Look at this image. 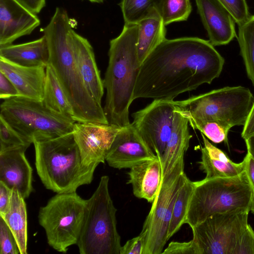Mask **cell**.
Segmentation results:
<instances>
[{
    "mask_svg": "<svg viewBox=\"0 0 254 254\" xmlns=\"http://www.w3.org/2000/svg\"><path fill=\"white\" fill-rule=\"evenodd\" d=\"M184 167L179 166L162 180L141 230L146 233L143 254H161L164 250L160 240L161 226L171 200L177 195L187 177Z\"/></svg>",
    "mask_w": 254,
    "mask_h": 254,
    "instance_id": "cell-12",
    "label": "cell"
},
{
    "mask_svg": "<svg viewBox=\"0 0 254 254\" xmlns=\"http://www.w3.org/2000/svg\"><path fill=\"white\" fill-rule=\"evenodd\" d=\"M12 190L0 181V216L6 212L9 205Z\"/></svg>",
    "mask_w": 254,
    "mask_h": 254,
    "instance_id": "cell-39",
    "label": "cell"
},
{
    "mask_svg": "<svg viewBox=\"0 0 254 254\" xmlns=\"http://www.w3.org/2000/svg\"><path fill=\"white\" fill-rule=\"evenodd\" d=\"M156 157L133 124L130 123L117 133L105 160L109 166L120 170L130 169Z\"/></svg>",
    "mask_w": 254,
    "mask_h": 254,
    "instance_id": "cell-14",
    "label": "cell"
},
{
    "mask_svg": "<svg viewBox=\"0 0 254 254\" xmlns=\"http://www.w3.org/2000/svg\"><path fill=\"white\" fill-rule=\"evenodd\" d=\"M189 124L188 119L177 106L174 129L161 157L162 180L169 176L177 167L185 165L184 156L192 137Z\"/></svg>",
    "mask_w": 254,
    "mask_h": 254,
    "instance_id": "cell-21",
    "label": "cell"
},
{
    "mask_svg": "<svg viewBox=\"0 0 254 254\" xmlns=\"http://www.w3.org/2000/svg\"><path fill=\"white\" fill-rule=\"evenodd\" d=\"M228 11L235 22L239 25L251 16L246 0H218Z\"/></svg>",
    "mask_w": 254,
    "mask_h": 254,
    "instance_id": "cell-34",
    "label": "cell"
},
{
    "mask_svg": "<svg viewBox=\"0 0 254 254\" xmlns=\"http://www.w3.org/2000/svg\"><path fill=\"white\" fill-rule=\"evenodd\" d=\"M184 116L188 119L190 125L194 129L199 130L213 142L219 143L223 141L227 142L228 132L232 127L229 124L211 118Z\"/></svg>",
    "mask_w": 254,
    "mask_h": 254,
    "instance_id": "cell-30",
    "label": "cell"
},
{
    "mask_svg": "<svg viewBox=\"0 0 254 254\" xmlns=\"http://www.w3.org/2000/svg\"><path fill=\"white\" fill-rule=\"evenodd\" d=\"M0 116L32 143L72 132L76 122L42 101L21 96L4 100L0 105Z\"/></svg>",
    "mask_w": 254,
    "mask_h": 254,
    "instance_id": "cell-7",
    "label": "cell"
},
{
    "mask_svg": "<svg viewBox=\"0 0 254 254\" xmlns=\"http://www.w3.org/2000/svg\"><path fill=\"white\" fill-rule=\"evenodd\" d=\"M109 178L101 177L86 200L83 221L77 243L80 254H120L121 237L116 212L109 190Z\"/></svg>",
    "mask_w": 254,
    "mask_h": 254,
    "instance_id": "cell-6",
    "label": "cell"
},
{
    "mask_svg": "<svg viewBox=\"0 0 254 254\" xmlns=\"http://www.w3.org/2000/svg\"><path fill=\"white\" fill-rule=\"evenodd\" d=\"M248 152L254 158V135L245 140Z\"/></svg>",
    "mask_w": 254,
    "mask_h": 254,
    "instance_id": "cell-43",
    "label": "cell"
},
{
    "mask_svg": "<svg viewBox=\"0 0 254 254\" xmlns=\"http://www.w3.org/2000/svg\"><path fill=\"white\" fill-rule=\"evenodd\" d=\"M69 41L76 64L86 88L95 100L101 104L104 86L92 46L87 39L73 29L69 33Z\"/></svg>",
    "mask_w": 254,
    "mask_h": 254,
    "instance_id": "cell-18",
    "label": "cell"
},
{
    "mask_svg": "<svg viewBox=\"0 0 254 254\" xmlns=\"http://www.w3.org/2000/svg\"><path fill=\"white\" fill-rule=\"evenodd\" d=\"M250 211H252V212L254 214V200L253 201V203H252Z\"/></svg>",
    "mask_w": 254,
    "mask_h": 254,
    "instance_id": "cell-45",
    "label": "cell"
},
{
    "mask_svg": "<svg viewBox=\"0 0 254 254\" xmlns=\"http://www.w3.org/2000/svg\"><path fill=\"white\" fill-rule=\"evenodd\" d=\"M176 107L174 100H154L132 115V123L156 156L160 158L174 129Z\"/></svg>",
    "mask_w": 254,
    "mask_h": 254,
    "instance_id": "cell-11",
    "label": "cell"
},
{
    "mask_svg": "<svg viewBox=\"0 0 254 254\" xmlns=\"http://www.w3.org/2000/svg\"><path fill=\"white\" fill-rule=\"evenodd\" d=\"M0 72L14 85L20 96L42 101L46 79V67L18 65L0 58Z\"/></svg>",
    "mask_w": 254,
    "mask_h": 254,
    "instance_id": "cell-19",
    "label": "cell"
},
{
    "mask_svg": "<svg viewBox=\"0 0 254 254\" xmlns=\"http://www.w3.org/2000/svg\"><path fill=\"white\" fill-rule=\"evenodd\" d=\"M245 158L246 160L245 171L254 190V158L249 152H247Z\"/></svg>",
    "mask_w": 254,
    "mask_h": 254,
    "instance_id": "cell-42",
    "label": "cell"
},
{
    "mask_svg": "<svg viewBox=\"0 0 254 254\" xmlns=\"http://www.w3.org/2000/svg\"><path fill=\"white\" fill-rule=\"evenodd\" d=\"M146 233L141 232L137 236L128 240L121 247L120 254H143Z\"/></svg>",
    "mask_w": 254,
    "mask_h": 254,
    "instance_id": "cell-36",
    "label": "cell"
},
{
    "mask_svg": "<svg viewBox=\"0 0 254 254\" xmlns=\"http://www.w3.org/2000/svg\"><path fill=\"white\" fill-rule=\"evenodd\" d=\"M0 254H19L16 240L4 220L0 216Z\"/></svg>",
    "mask_w": 254,
    "mask_h": 254,
    "instance_id": "cell-33",
    "label": "cell"
},
{
    "mask_svg": "<svg viewBox=\"0 0 254 254\" xmlns=\"http://www.w3.org/2000/svg\"><path fill=\"white\" fill-rule=\"evenodd\" d=\"M31 143L0 116V151L17 148L27 149Z\"/></svg>",
    "mask_w": 254,
    "mask_h": 254,
    "instance_id": "cell-32",
    "label": "cell"
},
{
    "mask_svg": "<svg viewBox=\"0 0 254 254\" xmlns=\"http://www.w3.org/2000/svg\"><path fill=\"white\" fill-rule=\"evenodd\" d=\"M0 58L25 66L46 67L49 62V49L45 37L32 41L0 46Z\"/></svg>",
    "mask_w": 254,
    "mask_h": 254,
    "instance_id": "cell-23",
    "label": "cell"
},
{
    "mask_svg": "<svg viewBox=\"0 0 254 254\" xmlns=\"http://www.w3.org/2000/svg\"><path fill=\"white\" fill-rule=\"evenodd\" d=\"M163 0H122L120 5L125 24H137L160 9Z\"/></svg>",
    "mask_w": 254,
    "mask_h": 254,
    "instance_id": "cell-29",
    "label": "cell"
},
{
    "mask_svg": "<svg viewBox=\"0 0 254 254\" xmlns=\"http://www.w3.org/2000/svg\"><path fill=\"white\" fill-rule=\"evenodd\" d=\"M91 2L101 3L104 2L105 0H88Z\"/></svg>",
    "mask_w": 254,
    "mask_h": 254,
    "instance_id": "cell-44",
    "label": "cell"
},
{
    "mask_svg": "<svg viewBox=\"0 0 254 254\" xmlns=\"http://www.w3.org/2000/svg\"><path fill=\"white\" fill-rule=\"evenodd\" d=\"M32 12L37 14L41 12L46 4V0H16Z\"/></svg>",
    "mask_w": 254,
    "mask_h": 254,
    "instance_id": "cell-41",
    "label": "cell"
},
{
    "mask_svg": "<svg viewBox=\"0 0 254 254\" xmlns=\"http://www.w3.org/2000/svg\"><path fill=\"white\" fill-rule=\"evenodd\" d=\"M40 25L36 14L16 0H0V46L12 44Z\"/></svg>",
    "mask_w": 254,
    "mask_h": 254,
    "instance_id": "cell-15",
    "label": "cell"
},
{
    "mask_svg": "<svg viewBox=\"0 0 254 254\" xmlns=\"http://www.w3.org/2000/svg\"><path fill=\"white\" fill-rule=\"evenodd\" d=\"M33 143L37 172L47 189L72 192L92 182L98 164L84 165L72 132Z\"/></svg>",
    "mask_w": 254,
    "mask_h": 254,
    "instance_id": "cell-4",
    "label": "cell"
},
{
    "mask_svg": "<svg viewBox=\"0 0 254 254\" xmlns=\"http://www.w3.org/2000/svg\"><path fill=\"white\" fill-rule=\"evenodd\" d=\"M1 217L12 232L20 254H27V216L24 198L15 189H12L8 208Z\"/></svg>",
    "mask_w": 254,
    "mask_h": 254,
    "instance_id": "cell-25",
    "label": "cell"
},
{
    "mask_svg": "<svg viewBox=\"0 0 254 254\" xmlns=\"http://www.w3.org/2000/svg\"><path fill=\"white\" fill-rule=\"evenodd\" d=\"M209 41L214 46L229 43L236 36L235 21L218 0H195Z\"/></svg>",
    "mask_w": 254,
    "mask_h": 254,
    "instance_id": "cell-16",
    "label": "cell"
},
{
    "mask_svg": "<svg viewBox=\"0 0 254 254\" xmlns=\"http://www.w3.org/2000/svg\"><path fill=\"white\" fill-rule=\"evenodd\" d=\"M162 254H196V251L194 242L191 239L188 242H171Z\"/></svg>",
    "mask_w": 254,
    "mask_h": 254,
    "instance_id": "cell-37",
    "label": "cell"
},
{
    "mask_svg": "<svg viewBox=\"0 0 254 254\" xmlns=\"http://www.w3.org/2000/svg\"><path fill=\"white\" fill-rule=\"evenodd\" d=\"M250 211L237 208L213 215L190 227L196 254H234L248 227Z\"/></svg>",
    "mask_w": 254,
    "mask_h": 254,
    "instance_id": "cell-10",
    "label": "cell"
},
{
    "mask_svg": "<svg viewBox=\"0 0 254 254\" xmlns=\"http://www.w3.org/2000/svg\"><path fill=\"white\" fill-rule=\"evenodd\" d=\"M191 10L190 0H163L160 14L166 26L173 22L187 20Z\"/></svg>",
    "mask_w": 254,
    "mask_h": 254,
    "instance_id": "cell-31",
    "label": "cell"
},
{
    "mask_svg": "<svg viewBox=\"0 0 254 254\" xmlns=\"http://www.w3.org/2000/svg\"><path fill=\"white\" fill-rule=\"evenodd\" d=\"M121 127L110 124L75 122L72 133L84 165L104 163L112 143Z\"/></svg>",
    "mask_w": 254,
    "mask_h": 254,
    "instance_id": "cell-13",
    "label": "cell"
},
{
    "mask_svg": "<svg viewBox=\"0 0 254 254\" xmlns=\"http://www.w3.org/2000/svg\"><path fill=\"white\" fill-rule=\"evenodd\" d=\"M72 29L65 9L57 7L42 31L49 49V62L72 108L76 122L108 124L101 104L86 88L76 64L69 41Z\"/></svg>",
    "mask_w": 254,
    "mask_h": 254,
    "instance_id": "cell-2",
    "label": "cell"
},
{
    "mask_svg": "<svg viewBox=\"0 0 254 254\" xmlns=\"http://www.w3.org/2000/svg\"><path fill=\"white\" fill-rule=\"evenodd\" d=\"M204 147L201 148L199 168L206 174L204 179L229 178L239 175L245 170L246 160L233 162L221 150L212 145L201 133Z\"/></svg>",
    "mask_w": 254,
    "mask_h": 254,
    "instance_id": "cell-22",
    "label": "cell"
},
{
    "mask_svg": "<svg viewBox=\"0 0 254 254\" xmlns=\"http://www.w3.org/2000/svg\"><path fill=\"white\" fill-rule=\"evenodd\" d=\"M138 24H125L120 35L110 41L108 64L103 80L106 90L103 108L109 124L123 127L130 123L129 108L140 64L137 42Z\"/></svg>",
    "mask_w": 254,
    "mask_h": 254,
    "instance_id": "cell-3",
    "label": "cell"
},
{
    "mask_svg": "<svg viewBox=\"0 0 254 254\" xmlns=\"http://www.w3.org/2000/svg\"><path fill=\"white\" fill-rule=\"evenodd\" d=\"M224 59L209 41L198 37L165 39L141 64L133 100L173 99L210 84L221 74Z\"/></svg>",
    "mask_w": 254,
    "mask_h": 254,
    "instance_id": "cell-1",
    "label": "cell"
},
{
    "mask_svg": "<svg viewBox=\"0 0 254 254\" xmlns=\"http://www.w3.org/2000/svg\"><path fill=\"white\" fill-rule=\"evenodd\" d=\"M19 92L13 83L0 72V98L6 100L19 96Z\"/></svg>",
    "mask_w": 254,
    "mask_h": 254,
    "instance_id": "cell-38",
    "label": "cell"
},
{
    "mask_svg": "<svg viewBox=\"0 0 254 254\" xmlns=\"http://www.w3.org/2000/svg\"><path fill=\"white\" fill-rule=\"evenodd\" d=\"M137 42L140 65L148 55L166 39V29L158 11H155L138 23Z\"/></svg>",
    "mask_w": 254,
    "mask_h": 254,
    "instance_id": "cell-24",
    "label": "cell"
},
{
    "mask_svg": "<svg viewBox=\"0 0 254 254\" xmlns=\"http://www.w3.org/2000/svg\"><path fill=\"white\" fill-rule=\"evenodd\" d=\"M194 183L185 222L190 227L215 214L241 208L251 210L254 190L245 170L235 177Z\"/></svg>",
    "mask_w": 254,
    "mask_h": 254,
    "instance_id": "cell-5",
    "label": "cell"
},
{
    "mask_svg": "<svg viewBox=\"0 0 254 254\" xmlns=\"http://www.w3.org/2000/svg\"><path fill=\"white\" fill-rule=\"evenodd\" d=\"M254 101L248 88L224 87L181 101H175L185 116L218 120L232 127L244 126Z\"/></svg>",
    "mask_w": 254,
    "mask_h": 254,
    "instance_id": "cell-9",
    "label": "cell"
},
{
    "mask_svg": "<svg viewBox=\"0 0 254 254\" xmlns=\"http://www.w3.org/2000/svg\"><path fill=\"white\" fill-rule=\"evenodd\" d=\"M27 149L17 148L0 151V181L17 190L24 199L33 190V170L26 158Z\"/></svg>",
    "mask_w": 254,
    "mask_h": 254,
    "instance_id": "cell-17",
    "label": "cell"
},
{
    "mask_svg": "<svg viewBox=\"0 0 254 254\" xmlns=\"http://www.w3.org/2000/svg\"><path fill=\"white\" fill-rule=\"evenodd\" d=\"M46 73L42 102L53 110L73 119L72 108L54 69L50 64L46 67Z\"/></svg>",
    "mask_w": 254,
    "mask_h": 254,
    "instance_id": "cell-26",
    "label": "cell"
},
{
    "mask_svg": "<svg viewBox=\"0 0 254 254\" xmlns=\"http://www.w3.org/2000/svg\"><path fill=\"white\" fill-rule=\"evenodd\" d=\"M243 126L241 136L246 140L254 135V101Z\"/></svg>",
    "mask_w": 254,
    "mask_h": 254,
    "instance_id": "cell-40",
    "label": "cell"
},
{
    "mask_svg": "<svg viewBox=\"0 0 254 254\" xmlns=\"http://www.w3.org/2000/svg\"><path fill=\"white\" fill-rule=\"evenodd\" d=\"M86 203L76 191L57 193L39 211L38 220L45 230L47 243L61 253L76 245Z\"/></svg>",
    "mask_w": 254,
    "mask_h": 254,
    "instance_id": "cell-8",
    "label": "cell"
},
{
    "mask_svg": "<svg viewBox=\"0 0 254 254\" xmlns=\"http://www.w3.org/2000/svg\"><path fill=\"white\" fill-rule=\"evenodd\" d=\"M129 169L127 184L131 185L134 195L152 203L159 192L162 181L161 158L157 156Z\"/></svg>",
    "mask_w": 254,
    "mask_h": 254,
    "instance_id": "cell-20",
    "label": "cell"
},
{
    "mask_svg": "<svg viewBox=\"0 0 254 254\" xmlns=\"http://www.w3.org/2000/svg\"><path fill=\"white\" fill-rule=\"evenodd\" d=\"M238 30V41L249 78L254 86V15L243 24Z\"/></svg>",
    "mask_w": 254,
    "mask_h": 254,
    "instance_id": "cell-28",
    "label": "cell"
},
{
    "mask_svg": "<svg viewBox=\"0 0 254 254\" xmlns=\"http://www.w3.org/2000/svg\"><path fill=\"white\" fill-rule=\"evenodd\" d=\"M194 187V182L187 177L174 202L167 234L168 240L186 224L187 213Z\"/></svg>",
    "mask_w": 254,
    "mask_h": 254,
    "instance_id": "cell-27",
    "label": "cell"
},
{
    "mask_svg": "<svg viewBox=\"0 0 254 254\" xmlns=\"http://www.w3.org/2000/svg\"><path fill=\"white\" fill-rule=\"evenodd\" d=\"M234 254H254V231L250 225L239 239Z\"/></svg>",
    "mask_w": 254,
    "mask_h": 254,
    "instance_id": "cell-35",
    "label": "cell"
}]
</instances>
